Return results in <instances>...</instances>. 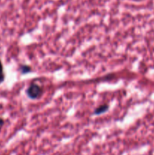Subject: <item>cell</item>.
Wrapping results in <instances>:
<instances>
[{
	"label": "cell",
	"instance_id": "obj_1",
	"mask_svg": "<svg viewBox=\"0 0 154 155\" xmlns=\"http://www.w3.org/2000/svg\"><path fill=\"white\" fill-rule=\"evenodd\" d=\"M43 93L42 88L36 83H32L27 89H26V94L27 97L30 99H38L40 98Z\"/></svg>",
	"mask_w": 154,
	"mask_h": 155
},
{
	"label": "cell",
	"instance_id": "obj_2",
	"mask_svg": "<svg viewBox=\"0 0 154 155\" xmlns=\"http://www.w3.org/2000/svg\"><path fill=\"white\" fill-rule=\"evenodd\" d=\"M109 108V106L107 104H102V105H100L99 107H97L96 109L94 111V114L95 115H100V114H102L105 113L106 111L108 110Z\"/></svg>",
	"mask_w": 154,
	"mask_h": 155
},
{
	"label": "cell",
	"instance_id": "obj_3",
	"mask_svg": "<svg viewBox=\"0 0 154 155\" xmlns=\"http://www.w3.org/2000/svg\"><path fill=\"white\" fill-rule=\"evenodd\" d=\"M19 71H21V74H29L32 71V68L30 66H28V65H22V66L20 67Z\"/></svg>",
	"mask_w": 154,
	"mask_h": 155
},
{
	"label": "cell",
	"instance_id": "obj_4",
	"mask_svg": "<svg viewBox=\"0 0 154 155\" xmlns=\"http://www.w3.org/2000/svg\"><path fill=\"white\" fill-rule=\"evenodd\" d=\"M5 74L4 73V68H3L2 62L1 59H0V84L5 81Z\"/></svg>",
	"mask_w": 154,
	"mask_h": 155
},
{
	"label": "cell",
	"instance_id": "obj_5",
	"mask_svg": "<svg viewBox=\"0 0 154 155\" xmlns=\"http://www.w3.org/2000/svg\"><path fill=\"white\" fill-rule=\"evenodd\" d=\"M5 124V120L3 118H2L1 117H0V127H2L3 125H4Z\"/></svg>",
	"mask_w": 154,
	"mask_h": 155
}]
</instances>
